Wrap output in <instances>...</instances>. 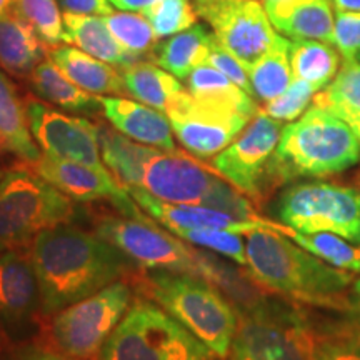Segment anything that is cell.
<instances>
[{"instance_id":"74e56055","label":"cell","mask_w":360,"mask_h":360,"mask_svg":"<svg viewBox=\"0 0 360 360\" xmlns=\"http://www.w3.org/2000/svg\"><path fill=\"white\" fill-rule=\"evenodd\" d=\"M174 236L182 238L187 244H192L199 249H205L215 254L231 259L232 262L242 267H247L245 240L240 233L227 231H177Z\"/></svg>"},{"instance_id":"ee69618b","label":"cell","mask_w":360,"mask_h":360,"mask_svg":"<svg viewBox=\"0 0 360 360\" xmlns=\"http://www.w3.org/2000/svg\"><path fill=\"white\" fill-rule=\"evenodd\" d=\"M58 6L65 13L75 15L105 17L114 13V6L109 0H58Z\"/></svg>"},{"instance_id":"6da1fadb","label":"cell","mask_w":360,"mask_h":360,"mask_svg":"<svg viewBox=\"0 0 360 360\" xmlns=\"http://www.w3.org/2000/svg\"><path fill=\"white\" fill-rule=\"evenodd\" d=\"M40 287V315L49 317L127 276L130 260L115 247L70 224L40 232L29 247Z\"/></svg>"},{"instance_id":"9a60e30c","label":"cell","mask_w":360,"mask_h":360,"mask_svg":"<svg viewBox=\"0 0 360 360\" xmlns=\"http://www.w3.org/2000/svg\"><path fill=\"white\" fill-rule=\"evenodd\" d=\"M30 167L74 202L107 199L117 207V210L122 212V215L135 219L146 217L137 202L117 182V179L107 167H92L80 162L57 159L49 154L40 155V159Z\"/></svg>"},{"instance_id":"7dc6e473","label":"cell","mask_w":360,"mask_h":360,"mask_svg":"<svg viewBox=\"0 0 360 360\" xmlns=\"http://www.w3.org/2000/svg\"><path fill=\"white\" fill-rule=\"evenodd\" d=\"M109 2L119 11L127 12H143L146 8L154 6L159 0H109Z\"/></svg>"},{"instance_id":"b9f144b4","label":"cell","mask_w":360,"mask_h":360,"mask_svg":"<svg viewBox=\"0 0 360 360\" xmlns=\"http://www.w3.org/2000/svg\"><path fill=\"white\" fill-rule=\"evenodd\" d=\"M334 45L344 60L360 53V12L335 11Z\"/></svg>"},{"instance_id":"83f0119b","label":"cell","mask_w":360,"mask_h":360,"mask_svg":"<svg viewBox=\"0 0 360 360\" xmlns=\"http://www.w3.org/2000/svg\"><path fill=\"white\" fill-rule=\"evenodd\" d=\"M212 37L214 34L207 32L204 25L195 24L187 30L170 35L164 44L157 45L152 56L157 65L170 72L179 80H186L192 70L207 64Z\"/></svg>"},{"instance_id":"5b68a950","label":"cell","mask_w":360,"mask_h":360,"mask_svg":"<svg viewBox=\"0 0 360 360\" xmlns=\"http://www.w3.org/2000/svg\"><path fill=\"white\" fill-rule=\"evenodd\" d=\"M74 200L29 164L0 177V252L30 247L47 229L74 220Z\"/></svg>"},{"instance_id":"d6a6232c","label":"cell","mask_w":360,"mask_h":360,"mask_svg":"<svg viewBox=\"0 0 360 360\" xmlns=\"http://www.w3.org/2000/svg\"><path fill=\"white\" fill-rule=\"evenodd\" d=\"M340 52L322 40H290V67L294 79L322 90L340 69Z\"/></svg>"},{"instance_id":"9f6ffc18","label":"cell","mask_w":360,"mask_h":360,"mask_svg":"<svg viewBox=\"0 0 360 360\" xmlns=\"http://www.w3.org/2000/svg\"><path fill=\"white\" fill-rule=\"evenodd\" d=\"M359 247H360V245H359Z\"/></svg>"},{"instance_id":"603a6c76","label":"cell","mask_w":360,"mask_h":360,"mask_svg":"<svg viewBox=\"0 0 360 360\" xmlns=\"http://www.w3.org/2000/svg\"><path fill=\"white\" fill-rule=\"evenodd\" d=\"M49 57L72 82L94 96L122 97L127 94L122 72L107 62L89 56L74 45L53 47L49 52Z\"/></svg>"},{"instance_id":"db71d44e","label":"cell","mask_w":360,"mask_h":360,"mask_svg":"<svg viewBox=\"0 0 360 360\" xmlns=\"http://www.w3.org/2000/svg\"><path fill=\"white\" fill-rule=\"evenodd\" d=\"M2 175H4V170H2V169H0V177H2Z\"/></svg>"},{"instance_id":"2e32d148","label":"cell","mask_w":360,"mask_h":360,"mask_svg":"<svg viewBox=\"0 0 360 360\" xmlns=\"http://www.w3.org/2000/svg\"><path fill=\"white\" fill-rule=\"evenodd\" d=\"M217 175L184 152L154 150L143 169L141 186L155 199L169 204L202 205Z\"/></svg>"},{"instance_id":"d590c367","label":"cell","mask_w":360,"mask_h":360,"mask_svg":"<svg viewBox=\"0 0 360 360\" xmlns=\"http://www.w3.org/2000/svg\"><path fill=\"white\" fill-rule=\"evenodd\" d=\"M12 11L32 27L49 49L64 44V15L58 0H15Z\"/></svg>"},{"instance_id":"60d3db41","label":"cell","mask_w":360,"mask_h":360,"mask_svg":"<svg viewBox=\"0 0 360 360\" xmlns=\"http://www.w3.org/2000/svg\"><path fill=\"white\" fill-rule=\"evenodd\" d=\"M207 64L215 67L219 72H222L225 77L231 79L233 84L238 85L240 89H244L247 94H250V96L254 97L249 79V67H247L242 60H238L233 53L229 52L215 37H212V42H210Z\"/></svg>"},{"instance_id":"ffe728a7","label":"cell","mask_w":360,"mask_h":360,"mask_svg":"<svg viewBox=\"0 0 360 360\" xmlns=\"http://www.w3.org/2000/svg\"><path fill=\"white\" fill-rule=\"evenodd\" d=\"M264 7L274 29L283 37L334 44L332 0H264Z\"/></svg>"},{"instance_id":"8992f818","label":"cell","mask_w":360,"mask_h":360,"mask_svg":"<svg viewBox=\"0 0 360 360\" xmlns=\"http://www.w3.org/2000/svg\"><path fill=\"white\" fill-rule=\"evenodd\" d=\"M321 326L302 305L272 299L252 314H238L229 360H317Z\"/></svg>"},{"instance_id":"7402d4cb","label":"cell","mask_w":360,"mask_h":360,"mask_svg":"<svg viewBox=\"0 0 360 360\" xmlns=\"http://www.w3.org/2000/svg\"><path fill=\"white\" fill-rule=\"evenodd\" d=\"M51 49L27 22L8 11L0 17V70L17 79H27Z\"/></svg>"},{"instance_id":"4fadbf2b","label":"cell","mask_w":360,"mask_h":360,"mask_svg":"<svg viewBox=\"0 0 360 360\" xmlns=\"http://www.w3.org/2000/svg\"><path fill=\"white\" fill-rule=\"evenodd\" d=\"M193 7L212 27L214 37L247 67L262 57L277 37L259 0H193Z\"/></svg>"},{"instance_id":"f6af8a7d","label":"cell","mask_w":360,"mask_h":360,"mask_svg":"<svg viewBox=\"0 0 360 360\" xmlns=\"http://www.w3.org/2000/svg\"><path fill=\"white\" fill-rule=\"evenodd\" d=\"M8 360H80L70 355L58 352L57 349L51 347L49 344H29L22 345L13 350Z\"/></svg>"},{"instance_id":"30bf717a","label":"cell","mask_w":360,"mask_h":360,"mask_svg":"<svg viewBox=\"0 0 360 360\" xmlns=\"http://www.w3.org/2000/svg\"><path fill=\"white\" fill-rule=\"evenodd\" d=\"M96 233L139 267L197 276L195 247L184 244L172 232L162 231L150 217L105 215L97 220Z\"/></svg>"},{"instance_id":"f5cc1de1","label":"cell","mask_w":360,"mask_h":360,"mask_svg":"<svg viewBox=\"0 0 360 360\" xmlns=\"http://www.w3.org/2000/svg\"><path fill=\"white\" fill-rule=\"evenodd\" d=\"M355 60L360 62V53H357V56H355Z\"/></svg>"},{"instance_id":"bcb514c9","label":"cell","mask_w":360,"mask_h":360,"mask_svg":"<svg viewBox=\"0 0 360 360\" xmlns=\"http://www.w3.org/2000/svg\"><path fill=\"white\" fill-rule=\"evenodd\" d=\"M322 328L360 347V314L347 315V317L340 319V321L323 323Z\"/></svg>"},{"instance_id":"52a82bcc","label":"cell","mask_w":360,"mask_h":360,"mask_svg":"<svg viewBox=\"0 0 360 360\" xmlns=\"http://www.w3.org/2000/svg\"><path fill=\"white\" fill-rule=\"evenodd\" d=\"M215 355L150 299H137L97 360H212Z\"/></svg>"},{"instance_id":"5bb4252c","label":"cell","mask_w":360,"mask_h":360,"mask_svg":"<svg viewBox=\"0 0 360 360\" xmlns=\"http://www.w3.org/2000/svg\"><path fill=\"white\" fill-rule=\"evenodd\" d=\"M24 103L30 134L44 154L92 167H105L98 143V125L52 109L39 97L27 96Z\"/></svg>"},{"instance_id":"4dcf8cb0","label":"cell","mask_w":360,"mask_h":360,"mask_svg":"<svg viewBox=\"0 0 360 360\" xmlns=\"http://www.w3.org/2000/svg\"><path fill=\"white\" fill-rule=\"evenodd\" d=\"M186 82L188 94L199 101L229 107V109L242 112L250 119L259 114V105L255 98L212 65H199L195 70H192Z\"/></svg>"},{"instance_id":"681fc988","label":"cell","mask_w":360,"mask_h":360,"mask_svg":"<svg viewBox=\"0 0 360 360\" xmlns=\"http://www.w3.org/2000/svg\"><path fill=\"white\" fill-rule=\"evenodd\" d=\"M352 297H354V300H355V305H360V277H357V278H354V282H352Z\"/></svg>"},{"instance_id":"277c9868","label":"cell","mask_w":360,"mask_h":360,"mask_svg":"<svg viewBox=\"0 0 360 360\" xmlns=\"http://www.w3.org/2000/svg\"><path fill=\"white\" fill-rule=\"evenodd\" d=\"M139 287L199 339L217 359H227L238 327L231 300L204 277L188 272L148 270Z\"/></svg>"},{"instance_id":"44dd1931","label":"cell","mask_w":360,"mask_h":360,"mask_svg":"<svg viewBox=\"0 0 360 360\" xmlns=\"http://www.w3.org/2000/svg\"><path fill=\"white\" fill-rule=\"evenodd\" d=\"M197 276L204 277L231 300L238 314H252L274 299L272 292L255 281L247 269H238L236 262L220 259L215 252L195 247Z\"/></svg>"},{"instance_id":"836d02e7","label":"cell","mask_w":360,"mask_h":360,"mask_svg":"<svg viewBox=\"0 0 360 360\" xmlns=\"http://www.w3.org/2000/svg\"><path fill=\"white\" fill-rule=\"evenodd\" d=\"M289 237L323 262L347 272H360V247L352 245L347 238L330 232L302 233L295 231H292Z\"/></svg>"},{"instance_id":"cb8c5ba5","label":"cell","mask_w":360,"mask_h":360,"mask_svg":"<svg viewBox=\"0 0 360 360\" xmlns=\"http://www.w3.org/2000/svg\"><path fill=\"white\" fill-rule=\"evenodd\" d=\"M64 42L117 67L119 70L142 60L117 42L103 22V17L64 13Z\"/></svg>"},{"instance_id":"1f68e13d","label":"cell","mask_w":360,"mask_h":360,"mask_svg":"<svg viewBox=\"0 0 360 360\" xmlns=\"http://www.w3.org/2000/svg\"><path fill=\"white\" fill-rule=\"evenodd\" d=\"M249 79L254 97L265 103L285 92L294 80L290 67V40L277 34L269 51L249 67Z\"/></svg>"},{"instance_id":"c3c4849f","label":"cell","mask_w":360,"mask_h":360,"mask_svg":"<svg viewBox=\"0 0 360 360\" xmlns=\"http://www.w3.org/2000/svg\"><path fill=\"white\" fill-rule=\"evenodd\" d=\"M335 11L360 12V0H332Z\"/></svg>"},{"instance_id":"7c38bea8","label":"cell","mask_w":360,"mask_h":360,"mask_svg":"<svg viewBox=\"0 0 360 360\" xmlns=\"http://www.w3.org/2000/svg\"><path fill=\"white\" fill-rule=\"evenodd\" d=\"M282 129V122L259 110L236 141L212 157L210 169L247 197L262 200L265 174Z\"/></svg>"},{"instance_id":"f546056e","label":"cell","mask_w":360,"mask_h":360,"mask_svg":"<svg viewBox=\"0 0 360 360\" xmlns=\"http://www.w3.org/2000/svg\"><path fill=\"white\" fill-rule=\"evenodd\" d=\"M120 72L129 96L164 114L175 98L186 90L175 75L152 62L141 60Z\"/></svg>"},{"instance_id":"ab89813d","label":"cell","mask_w":360,"mask_h":360,"mask_svg":"<svg viewBox=\"0 0 360 360\" xmlns=\"http://www.w3.org/2000/svg\"><path fill=\"white\" fill-rule=\"evenodd\" d=\"M204 207L220 210V212L232 215L236 219L242 220H260V214L257 212L254 204L249 200V197L236 187L231 186L227 180L217 177L215 179L212 188L207 193Z\"/></svg>"},{"instance_id":"e575fe53","label":"cell","mask_w":360,"mask_h":360,"mask_svg":"<svg viewBox=\"0 0 360 360\" xmlns=\"http://www.w3.org/2000/svg\"><path fill=\"white\" fill-rule=\"evenodd\" d=\"M103 22L117 42L141 58L154 53L157 42L160 40L152 29L150 22L141 12H114L103 17Z\"/></svg>"},{"instance_id":"f1b7e54d","label":"cell","mask_w":360,"mask_h":360,"mask_svg":"<svg viewBox=\"0 0 360 360\" xmlns=\"http://www.w3.org/2000/svg\"><path fill=\"white\" fill-rule=\"evenodd\" d=\"M312 103L347 124L360 141V62L344 60L334 80L315 94Z\"/></svg>"},{"instance_id":"11a10c76","label":"cell","mask_w":360,"mask_h":360,"mask_svg":"<svg viewBox=\"0 0 360 360\" xmlns=\"http://www.w3.org/2000/svg\"><path fill=\"white\" fill-rule=\"evenodd\" d=\"M357 314H360V305H357Z\"/></svg>"},{"instance_id":"3957f363","label":"cell","mask_w":360,"mask_h":360,"mask_svg":"<svg viewBox=\"0 0 360 360\" xmlns=\"http://www.w3.org/2000/svg\"><path fill=\"white\" fill-rule=\"evenodd\" d=\"M360 141L334 114L310 105L282 129L265 174V192L297 179H321L352 169Z\"/></svg>"},{"instance_id":"f35d334b","label":"cell","mask_w":360,"mask_h":360,"mask_svg":"<svg viewBox=\"0 0 360 360\" xmlns=\"http://www.w3.org/2000/svg\"><path fill=\"white\" fill-rule=\"evenodd\" d=\"M317 92L319 89L312 84L294 79L285 92L265 103L264 112L278 122H294L312 105Z\"/></svg>"},{"instance_id":"f907efd6","label":"cell","mask_w":360,"mask_h":360,"mask_svg":"<svg viewBox=\"0 0 360 360\" xmlns=\"http://www.w3.org/2000/svg\"><path fill=\"white\" fill-rule=\"evenodd\" d=\"M13 4H15V0H0V17L11 11V8L13 7Z\"/></svg>"},{"instance_id":"7a4b0ae2","label":"cell","mask_w":360,"mask_h":360,"mask_svg":"<svg viewBox=\"0 0 360 360\" xmlns=\"http://www.w3.org/2000/svg\"><path fill=\"white\" fill-rule=\"evenodd\" d=\"M245 269L272 294L309 307L357 314L352 272L323 262L290 237L254 231L245 236Z\"/></svg>"},{"instance_id":"d6986e66","label":"cell","mask_w":360,"mask_h":360,"mask_svg":"<svg viewBox=\"0 0 360 360\" xmlns=\"http://www.w3.org/2000/svg\"><path fill=\"white\" fill-rule=\"evenodd\" d=\"M102 112L112 127L143 146L177 152L174 130L164 112L124 97H102Z\"/></svg>"},{"instance_id":"484cf974","label":"cell","mask_w":360,"mask_h":360,"mask_svg":"<svg viewBox=\"0 0 360 360\" xmlns=\"http://www.w3.org/2000/svg\"><path fill=\"white\" fill-rule=\"evenodd\" d=\"M27 84L40 101L60 107L72 114L102 112L101 96H94L75 85L58 69L52 58H45L27 77Z\"/></svg>"},{"instance_id":"8fae6325","label":"cell","mask_w":360,"mask_h":360,"mask_svg":"<svg viewBox=\"0 0 360 360\" xmlns=\"http://www.w3.org/2000/svg\"><path fill=\"white\" fill-rule=\"evenodd\" d=\"M177 137L188 154L212 159L229 147L250 122L242 112L204 102L184 90L165 112Z\"/></svg>"},{"instance_id":"d4e9b609","label":"cell","mask_w":360,"mask_h":360,"mask_svg":"<svg viewBox=\"0 0 360 360\" xmlns=\"http://www.w3.org/2000/svg\"><path fill=\"white\" fill-rule=\"evenodd\" d=\"M0 150L11 152L22 162L32 165L42 152L30 134L25 103L15 84L0 70Z\"/></svg>"},{"instance_id":"9c48e42d","label":"cell","mask_w":360,"mask_h":360,"mask_svg":"<svg viewBox=\"0 0 360 360\" xmlns=\"http://www.w3.org/2000/svg\"><path fill=\"white\" fill-rule=\"evenodd\" d=\"M278 222L295 232H330L360 244V191L335 182H302L278 197Z\"/></svg>"},{"instance_id":"e0dca14e","label":"cell","mask_w":360,"mask_h":360,"mask_svg":"<svg viewBox=\"0 0 360 360\" xmlns=\"http://www.w3.org/2000/svg\"><path fill=\"white\" fill-rule=\"evenodd\" d=\"M127 192L148 217L164 225L172 233L177 231H192V229L193 231H227L240 233V236H247L254 231H272L289 237L292 232V229L281 222H272L267 219L242 220L204 205L169 204V202L155 199L142 188H129Z\"/></svg>"},{"instance_id":"4316f807","label":"cell","mask_w":360,"mask_h":360,"mask_svg":"<svg viewBox=\"0 0 360 360\" xmlns=\"http://www.w3.org/2000/svg\"><path fill=\"white\" fill-rule=\"evenodd\" d=\"M98 143L103 165L110 170L117 182L125 191L141 186L147 160L154 154L155 147L143 146L125 137L119 130L98 125Z\"/></svg>"},{"instance_id":"8d00e7d4","label":"cell","mask_w":360,"mask_h":360,"mask_svg":"<svg viewBox=\"0 0 360 360\" xmlns=\"http://www.w3.org/2000/svg\"><path fill=\"white\" fill-rule=\"evenodd\" d=\"M150 22L159 39L170 37L197 24V12L192 0H159L141 12Z\"/></svg>"},{"instance_id":"ac0fdd59","label":"cell","mask_w":360,"mask_h":360,"mask_svg":"<svg viewBox=\"0 0 360 360\" xmlns=\"http://www.w3.org/2000/svg\"><path fill=\"white\" fill-rule=\"evenodd\" d=\"M40 312V287L29 249L0 252V327H20Z\"/></svg>"},{"instance_id":"7bdbcfd3","label":"cell","mask_w":360,"mask_h":360,"mask_svg":"<svg viewBox=\"0 0 360 360\" xmlns=\"http://www.w3.org/2000/svg\"><path fill=\"white\" fill-rule=\"evenodd\" d=\"M317 360H360V347L342 337L323 330L321 326Z\"/></svg>"},{"instance_id":"816d5d0a","label":"cell","mask_w":360,"mask_h":360,"mask_svg":"<svg viewBox=\"0 0 360 360\" xmlns=\"http://www.w3.org/2000/svg\"><path fill=\"white\" fill-rule=\"evenodd\" d=\"M2 330H0V355H2Z\"/></svg>"},{"instance_id":"ba28073f","label":"cell","mask_w":360,"mask_h":360,"mask_svg":"<svg viewBox=\"0 0 360 360\" xmlns=\"http://www.w3.org/2000/svg\"><path fill=\"white\" fill-rule=\"evenodd\" d=\"M132 287L117 281L52 315L47 342L58 352L80 360H97L112 332L132 305ZM47 319V321H49Z\"/></svg>"}]
</instances>
